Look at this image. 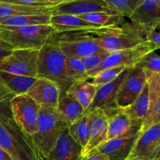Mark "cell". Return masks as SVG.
Masks as SVG:
<instances>
[{
	"mask_svg": "<svg viewBox=\"0 0 160 160\" xmlns=\"http://www.w3.org/2000/svg\"><path fill=\"white\" fill-rule=\"evenodd\" d=\"M90 32L98 46L110 53L134 48L147 41L140 28L128 22L120 26L91 30Z\"/></svg>",
	"mask_w": 160,
	"mask_h": 160,
	"instance_id": "cell-1",
	"label": "cell"
},
{
	"mask_svg": "<svg viewBox=\"0 0 160 160\" xmlns=\"http://www.w3.org/2000/svg\"><path fill=\"white\" fill-rule=\"evenodd\" d=\"M0 147L13 160H43L32 139L12 118L0 116Z\"/></svg>",
	"mask_w": 160,
	"mask_h": 160,
	"instance_id": "cell-2",
	"label": "cell"
},
{
	"mask_svg": "<svg viewBox=\"0 0 160 160\" xmlns=\"http://www.w3.org/2000/svg\"><path fill=\"white\" fill-rule=\"evenodd\" d=\"M69 125L61 118L56 108L41 106L37 130L31 139L42 159L48 156Z\"/></svg>",
	"mask_w": 160,
	"mask_h": 160,
	"instance_id": "cell-3",
	"label": "cell"
},
{
	"mask_svg": "<svg viewBox=\"0 0 160 160\" xmlns=\"http://www.w3.org/2000/svg\"><path fill=\"white\" fill-rule=\"evenodd\" d=\"M54 34L51 25L0 27L1 38L12 50H40L49 42Z\"/></svg>",
	"mask_w": 160,
	"mask_h": 160,
	"instance_id": "cell-4",
	"label": "cell"
},
{
	"mask_svg": "<svg viewBox=\"0 0 160 160\" xmlns=\"http://www.w3.org/2000/svg\"><path fill=\"white\" fill-rule=\"evenodd\" d=\"M65 61V56L52 36L49 42L39 50L37 78L55 83L59 88L60 92H66L71 84L66 73Z\"/></svg>",
	"mask_w": 160,
	"mask_h": 160,
	"instance_id": "cell-5",
	"label": "cell"
},
{
	"mask_svg": "<svg viewBox=\"0 0 160 160\" xmlns=\"http://www.w3.org/2000/svg\"><path fill=\"white\" fill-rule=\"evenodd\" d=\"M90 31L55 33L53 38L66 58L83 59L102 49L93 40Z\"/></svg>",
	"mask_w": 160,
	"mask_h": 160,
	"instance_id": "cell-6",
	"label": "cell"
},
{
	"mask_svg": "<svg viewBox=\"0 0 160 160\" xmlns=\"http://www.w3.org/2000/svg\"><path fill=\"white\" fill-rule=\"evenodd\" d=\"M143 121H132L131 128L118 137L109 139L92 152L105 155L109 160H127L142 132ZM90 152V153H92Z\"/></svg>",
	"mask_w": 160,
	"mask_h": 160,
	"instance_id": "cell-7",
	"label": "cell"
},
{
	"mask_svg": "<svg viewBox=\"0 0 160 160\" xmlns=\"http://www.w3.org/2000/svg\"><path fill=\"white\" fill-rule=\"evenodd\" d=\"M158 47L152 42L146 41L141 45H137L134 48L120 51L111 52L101 65L95 70L88 73L89 79L93 78L98 72L107 68H112L117 67H125L127 68H132L137 65L142 57L151 52H156L158 50Z\"/></svg>",
	"mask_w": 160,
	"mask_h": 160,
	"instance_id": "cell-8",
	"label": "cell"
},
{
	"mask_svg": "<svg viewBox=\"0 0 160 160\" xmlns=\"http://www.w3.org/2000/svg\"><path fill=\"white\" fill-rule=\"evenodd\" d=\"M12 119L27 134L36 132L41 106L27 94L15 96L10 103Z\"/></svg>",
	"mask_w": 160,
	"mask_h": 160,
	"instance_id": "cell-9",
	"label": "cell"
},
{
	"mask_svg": "<svg viewBox=\"0 0 160 160\" xmlns=\"http://www.w3.org/2000/svg\"><path fill=\"white\" fill-rule=\"evenodd\" d=\"M39 50L14 49L0 62V71L14 75L38 77Z\"/></svg>",
	"mask_w": 160,
	"mask_h": 160,
	"instance_id": "cell-10",
	"label": "cell"
},
{
	"mask_svg": "<svg viewBox=\"0 0 160 160\" xmlns=\"http://www.w3.org/2000/svg\"><path fill=\"white\" fill-rule=\"evenodd\" d=\"M146 84L147 76L143 69L138 67L130 69L116 98L117 107L125 109L131 106L142 93Z\"/></svg>",
	"mask_w": 160,
	"mask_h": 160,
	"instance_id": "cell-11",
	"label": "cell"
},
{
	"mask_svg": "<svg viewBox=\"0 0 160 160\" xmlns=\"http://www.w3.org/2000/svg\"><path fill=\"white\" fill-rule=\"evenodd\" d=\"M160 143V123L142 131L128 159L152 160Z\"/></svg>",
	"mask_w": 160,
	"mask_h": 160,
	"instance_id": "cell-12",
	"label": "cell"
},
{
	"mask_svg": "<svg viewBox=\"0 0 160 160\" xmlns=\"http://www.w3.org/2000/svg\"><path fill=\"white\" fill-rule=\"evenodd\" d=\"M89 141L83 149L82 156L89 154L107 140V117L102 109L89 111Z\"/></svg>",
	"mask_w": 160,
	"mask_h": 160,
	"instance_id": "cell-13",
	"label": "cell"
},
{
	"mask_svg": "<svg viewBox=\"0 0 160 160\" xmlns=\"http://www.w3.org/2000/svg\"><path fill=\"white\" fill-rule=\"evenodd\" d=\"M130 19L143 32L156 30L160 22V0H142Z\"/></svg>",
	"mask_w": 160,
	"mask_h": 160,
	"instance_id": "cell-14",
	"label": "cell"
},
{
	"mask_svg": "<svg viewBox=\"0 0 160 160\" xmlns=\"http://www.w3.org/2000/svg\"><path fill=\"white\" fill-rule=\"evenodd\" d=\"M131 68H127L122 72L114 81L97 87L95 98L93 102L85 112L92 111L95 109H109L117 107L116 105V98L122 83L124 81Z\"/></svg>",
	"mask_w": 160,
	"mask_h": 160,
	"instance_id": "cell-15",
	"label": "cell"
},
{
	"mask_svg": "<svg viewBox=\"0 0 160 160\" xmlns=\"http://www.w3.org/2000/svg\"><path fill=\"white\" fill-rule=\"evenodd\" d=\"M95 12H113L107 7L105 0H64L55 8L52 14L79 17Z\"/></svg>",
	"mask_w": 160,
	"mask_h": 160,
	"instance_id": "cell-16",
	"label": "cell"
},
{
	"mask_svg": "<svg viewBox=\"0 0 160 160\" xmlns=\"http://www.w3.org/2000/svg\"><path fill=\"white\" fill-rule=\"evenodd\" d=\"M27 95L41 106L56 108L60 97V89L48 80L37 78Z\"/></svg>",
	"mask_w": 160,
	"mask_h": 160,
	"instance_id": "cell-17",
	"label": "cell"
},
{
	"mask_svg": "<svg viewBox=\"0 0 160 160\" xmlns=\"http://www.w3.org/2000/svg\"><path fill=\"white\" fill-rule=\"evenodd\" d=\"M83 148L65 130L48 156L43 160H81Z\"/></svg>",
	"mask_w": 160,
	"mask_h": 160,
	"instance_id": "cell-18",
	"label": "cell"
},
{
	"mask_svg": "<svg viewBox=\"0 0 160 160\" xmlns=\"http://www.w3.org/2000/svg\"><path fill=\"white\" fill-rule=\"evenodd\" d=\"M50 25L53 28L55 33L87 31L103 28L89 23L80 17L67 14H52Z\"/></svg>",
	"mask_w": 160,
	"mask_h": 160,
	"instance_id": "cell-19",
	"label": "cell"
},
{
	"mask_svg": "<svg viewBox=\"0 0 160 160\" xmlns=\"http://www.w3.org/2000/svg\"><path fill=\"white\" fill-rule=\"evenodd\" d=\"M103 110L107 117V140L121 135L131 128L132 120L123 109L114 107Z\"/></svg>",
	"mask_w": 160,
	"mask_h": 160,
	"instance_id": "cell-20",
	"label": "cell"
},
{
	"mask_svg": "<svg viewBox=\"0 0 160 160\" xmlns=\"http://www.w3.org/2000/svg\"><path fill=\"white\" fill-rule=\"evenodd\" d=\"M55 8H38L19 4L12 0H0V19L24 15H52Z\"/></svg>",
	"mask_w": 160,
	"mask_h": 160,
	"instance_id": "cell-21",
	"label": "cell"
},
{
	"mask_svg": "<svg viewBox=\"0 0 160 160\" xmlns=\"http://www.w3.org/2000/svg\"><path fill=\"white\" fill-rule=\"evenodd\" d=\"M56 110L61 118L68 124L79 119L85 112L81 103L67 92H60Z\"/></svg>",
	"mask_w": 160,
	"mask_h": 160,
	"instance_id": "cell-22",
	"label": "cell"
},
{
	"mask_svg": "<svg viewBox=\"0 0 160 160\" xmlns=\"http://www.w3.org/2000/svg\"><path fill=\"white\" fill-rule=\"evenodd\" d=\"M96 89V86L92 84L88 80H86L72 84L67 93L74 97L86 111L93 102Z\"/></svg>",
	"mask_w": 160,
	"mask_h": 160,
	"instance_id": "cell-23",
	"label": "cell"
},
{
	"mask_svg": "<svg viewBox=\"0 0 160 160\" xmlns=\"http://www.w3.org/2000/svg\"><path fill=\"white\" fill-rule=\"evenodd\" d=\"M0 78L15 96L28 93L37 78L14 75L0 71Z\"/></svg>",
	"mask_w": 160,
	"mask_h": 160,
	"instance_id": "cell-24",
	"label": "cell"
},
{
	"mask_svg": "<svg viewBox=\"0 0 160 160\" xmlns=\"http://www.w3.org/2000/svg\"><path fill=\"white\" fill-rule=\"evenodd\" d=\"M149 91L148 84L145 86L142 93L136 98L135 101L125 109H122L127 112L132 121H143L146 117L149 109Z\"/></svg>",
	"mask_w": 160,
	"mask_h": 160,
	"instance_id": "cell-25",
	"label": "cell"
},
{
	"mask_svg": "<svg viewBox=\"0 0 160 160\" xmlns=\"http://www.w3.org/2000/svg\"><path fill=\"white\" fill-rule=\"evenodd\" d=\"M51 15H24L0 19V27H26L50 25Z\"/></svg>",
	"mask_w": 160,
	"mask_h": 160,
	"instance_id": "cell-26",
	"label": "cell"
},
{
	"mask_svg": "<svg viewBox=\"0 0 160 160\" xmlns=\"http://www.w3.org/2000/svg\"><path fill=\"white\" fill-rule=\"evenodd\" d=\"M70 137L84 149L89 141V114L84 112L67 128Z\"/></svg>",
	"mask_w": 160,
	"mask_h": 160,
	"instance_id": "cell-27",
	"label": "cell"
},
{
	"mask_svg": "<svg viewBox=\"0 0 160 160\" xmlns=\"http://www.w3.org/2000/svg\"><path fill=\"white\" fill-rule=\"evenodd\" d=\"M81 19L94 23L98 26L103 27H113L120 26L126 23L124 17L118 15L115 12H95L92 13L84 14V15L79 16Z\"/></svg>",
	"mask_w": 160,
	"mask_h": 160,
	"instance_id": "cell-28",
	"label": "cell"
},
{
	"mask_svg": "<svg viewBox=\"0 0 160 160\" xmlns=\"http://www.w3.org/2000/svg\"><path fill=\"white\" fill-rule=\"evenodd\" d=\"M66 73L70 84L89 80L88 72L82 59L78 58H66Z\"/></svg>",
	"mask_w": 160,
	"mask_h": 160,
	"instance_id": "cell-29",
	"label": "cell"
},
{
	"mask_svg": "<svg viewBox=\"0 0 160 160\" xmlns=\"http://www.w3.org/2000/svg\"><path fill=\"white\" fill-rule=\"evenodd\" d=\"M142 2V0H105L112 12L128 18H131Z\"/></svg>",
	"mask_w": 160,
	"mask_h": 160,
	"instance_id": "cell-30",
	"label": "cell"
},
{
	"mask_svg": "<svg viewBox=\"0 0 160 160\" xmlns=\"http://www.w3.org/2000/svg\"><path fill=\"white\" fill-rule=\"evenodd\" d=\"M126 69L127 67H117L105 69V70L98 72L96 75L91 78L90 82L96 87L108 84V83L114 81Z\"/></svg>",
	"mask_w": 160,
	"mask_h": 160,
	"instance_id": "cell-31",
	"label": "cell"
},
{
	"mask_svg": "<svg viewBox=\"0 0 160 160\" xmlns=\"http://www.w3.org/2000/svg\"><path fill=\"white\" fill-rule=\"evenodd\" d=\"M15 97L0 78V116L12 118L10 103Z\"/></svg>",
	"mask_w": 160,
	"mask_h": 160,
	"instance_id": "cell-32",
	"label": "cell"
},
{
	"mask_svg": "<svg viewBox=\"0 0 160 160\" xmlns=\"http://www.w3.org/2000/svg\"><path fill=\"white\" fill-rule=\"evenodd\" d=\"M160 123V97L150 99L149 109L144 120L142 131H145L152 125Z\"/></svg>",
	"mask_w": 160,
	"mask_h": 160,
	"instance_id": "cell-33",
	"label": "cell"
},
{
	"mask_svg": "<svg viewBox=\"0 0 160 160\" xmlns=\"http://www.w3.org/2000/svg\"><path fill=\"white\" fill-rule=\"evenodd\" d=\"M135 67H140L145 71L160 73V56L156 52H151L142 57Z\"/></svg>",
	"mask_w": 160,
	"mask_h": 160,
	"instance_id": "cell-34",
	"label": "cell"
},
{
	"mask_svg": "<svg viewBox=\"0 0 160 160\" xmlns=\"http://www.w3.org/2000/svg\"><path fill=\"white\" fill-rule=\"evenodd\" d=\"M109 54H110V52H109L104 49H101L96 52L93 53V54L90 55V56H87V57L81 59L88 73L99 67L102 62L105 60V59Z\"/></svg>",
	"mask_w": 160,
	"mask_h": 160,
	"instance_id": "cell-35",
	"label": "cell"
},
{
	"mask_svg": "<svg viewBox=\"0 0 160 160\" xmlns=\"http://www.w3.org/2000/svg\"><path fill=\"white\" fill-rule=\"evenodd\" d=\"M150 99L160 97V73L145 71Z\"/></svg>",
	"mask_w": 160,
	"mask_h": 160,
	"instance_id": "cell-36",
	"label": "cell"
},
{
	"mask_svg": "<svg viewBox=\"0 0 160 160\" xmlns=\"http://www.w3.org/2000/svg\"><path fill=\"white\" fill-rule=\"evenodd\" d=\"M19 4L38 8H56L64 0H12Z\"/></svg>",
	"mask_w": 160,
	"mask_h": 160,
	"instance_id": "cell-37",
	"label": "cell"
},
{
	"mask_svg": "<svg viewBox=\"0 0 160 160\" xmlns=\"http://www.w3.org/2000/svg\"><path fill=\"white\" fill-rule=\"evenodd\" d=\"M146 40L152 42L158 47L160 49V32H157L156 30H152V31H147L144 32Z\"/></svg>",
	"mask_w": 160,
	"mask_h": 160,
	"instance_id": "cell-38",
	"label": "cell"
},
{
	"mask_svg": "<svg viewBox=\"0 0 160 160\" xmlns=\"http://www.w3.org/2000/svg\"><path fill=\"white\" fill-rule=\"evenodd\" d=\"M12 51V48L1 38L0 36V62L3 60L6 57H7L11 52Z\"/></svg>",
	"mask_w": 160,
	"mask_h": 160,
	"instance_id": "cell-39",
	"label": "cell"
},
{
	"mask_svg": "<svg viewBox=\"0 0 160 160\" xmlns=\"http://www.w3.org/2000/svg\"><path fill=\"white\" fill-rule=\"evenodd\" d=\"M81 160H109V159L105 155L100 154V153L92 152L82 156Z\"/></svg>",
	"mask_w": 160,
	"mask_h": 160,
	"instance_id": "cell-40",
	"label": "cell"
},
{
	"mask_svg": "<svg viewBox=\"0 0 160 160\" xmlns=\"http://www.w3.org/2000/svg\"><path fill=\"white\" fill-rule=\"evenodd\" d=\"M0 160H13L12 159L9 153L6 152L4 149L0 147Z\"/></svg>",
	"mask_w": 160,
	"mask_h": 160,
	"instance_id": "cell-41",
	"label": "cell"
},
{
	"mask_svg": "<svg viewBox=\"0 0 160 160\" xmlns=\"http://www.w3.org/2000/svg\"><path fill=\"white\" fill-rule=\"evenodd\" d=\"M160 159V143L158 146V148H156V152L154 153V156H153L152 159V160H159Z\"/></svg>",
	"mask_w": 160,
	"mask_h": 160,
	"instance_id": "cell-42",
	"label": "cell"
},
{
	"mask_svg": "<svg viewBox=\"0 0 160 160\" xmlns=\"http://www.w3.org/2000/svg\"><path fill=\"white\" fill-rule=\"evenodd\" d=\"M157 29H159V31H160V22H159V24H158V26H157V28H156V30H157Z\"/></svg>",
	"mask_w": 160,
	"mask_h": 160,
	"instance_id": "cell-43",
	"label": "cell"
},
{
	"mask_svg": "<svg viewBox=\"0 0 160 160\" xmlns=\"http://www.w3.org/2000/svg\"><path fill=\"white\" fill-rule=\"evenodd\" d=\"M127 160H138V159H127Z\"/></svg>",
	"mask_w": 160,
	"mask_h": 160,
	"instance_id": "cell-44",
	"label": "cell"
},
{
	"mask_svg": "<svg viewBox=\"0 0 160 160\" xmlns=\"http://www.w3.org/2000/svg\"><path fill=\"white\" fill-rule=\"evenodd\" d=\"M159 160H160V159H159Z\"/></svg>",
	"mask_w": 160,
	"mask_h": 160,
	"instance_id": "cell-45",
	"label": "cell"
}]
</instances>
